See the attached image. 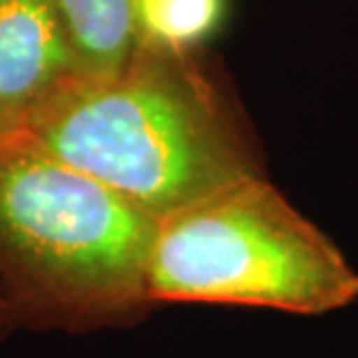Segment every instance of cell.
Here are the masks:
<instances>
[{
    "instance_id": "obj_1",
    "label": "cell",
    "mask_w": 358,
    "mask_h": 358,
    "mask_svg": "<svg viewBox=\"0 0 358 358\" xmlns=\"http://www.w3.org/2000/svg\"><path fill=\"white\" fill-rule=\"evenodd\" d=\"M19 135L156 221L266 175L240 117L191 52L147 42L117 73L77 82Z\"/></svg>"
},
{
    "instance_id": "obj_2",
    "label": "cell",
    "mask_w": 358,
    "mask_h": 358,
    "mask_svg": "<svg viewBox=\"0 0 358 358\" xmlns=\"http://www.w3.org/2000/svg\"><path fill=\"white\" fill-rule=\"evenodd\" d=\"M156 226L24 135L0 142V291L17 328L84 335L145 317Z\"/></svg>"
},
{
    "instance_id": "obj_3",
    "label": "cell",
    "mask_w": 358,
    "mask_h": 358,
    "mask_svg": "<svg viewBox=\"0 0 358 358\" xmlns=\"http://www.w3.org/2000/svg\"><path fill=\"white\" fill-rule=\"evenodd\" d=\"M149 298L326 314L358 298V272L261 175L159 221Z\"/></svg>"
},
{
    "instance_id": "obj_4",
    "label": "cell",
    "mask_w": 358,
    "mask_h": 358,
    "mask_svg": "<svg viewBox=\"0 0 358 358\" xmlns=\"http://www.w3.org/2000/svg\"><path fill=\"white\" fill-rule=\"evenodd\" d=\"M87 80L56 0H0V142Z\"/></svg>"
},
{
    "instance_id": "obj_5",
    "label": "cell",
    "mask_w": 358,
    "mask_h": 358,
    "mask_svg": "<svg viewBox=\"0 0 358 358\" xmlns=\"http://www.w3.org/2000/svg\"><path fill=\"white\" fill-rule=\"evenodd\" d=\"M87 77H107L140 47L135 0H56Z\"/></svg>"
},
{
    "instance_id": "obj_6",
    "label": "cell",
    "mask_w": 358,
    "mask_h": 358,
    "mask_svg": "<svg viewBox=\"0 0 358 358\" xmlns=\"http://www.w3.org/2000/svg\"><path fill=\"white\" fill-rule=\"evenodd\" d=\"M140 42L193 52L221 26L226 0H135Z\"/></svg>"
},
{
    "instance_id": "obj_7",
    "label": "cell",
    "mask_w": 358,
    "mask_h": 358,
    "mask_svg": "<svg viewBox=\"0 0 358 358\" xmlns=\"http://www.w3.org/2000/svg\"><path fill=\"white\" fill-rule=\"evenodd\" d=\"M12 331H17V321H14L10 305H7L3 291H0V340H3L5 335H10Z\"/></svg>"
}]
</instances>
